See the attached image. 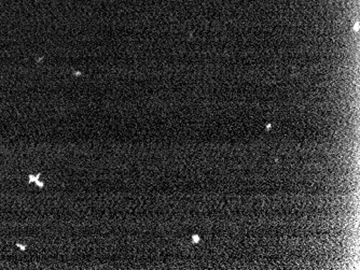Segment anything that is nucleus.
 <instances>
[{
	"label": "nucleus",
	"mask_w": 360,
	"mask_h": 270,
	"mask_svg": "<svg viewBox=\"0 0 360 270\" xmlns=\"http://www.w3.org/2000/svg\"><path fill=\"white\" fill-rule=\"evenodd\" d=\"M39 176H40V173H38L37 176H34V174H29V183H32V182H36L38 179H39Z\"/></svg>",
	"instance_id": "nucleus-1"
},
{
	"label": "nucleus",
	"mask_w": 360,
	"mask_h": 270,
	"mask_svg": "<svg viewBox=\"0 0 360 270\" xmlns=\"http://www.w3.org/2000/svg\"><path fill=\"white\" fill-rule=\"evenodd\" d=\"M36 184H37L38 186H39V187H43V185H44V183H42L41 182V181H39V180H37V181H36Z\"/></svg>",
	"instance_id": "nucleus-2"
},
{
	"label": "nucleus",
	"mask_w": 360,
	"mask_h": 270,
	"mask_svg": "<svg viewBox=\"0 0 360 270\" xmlns=\"http://www.w3.org/2000/svg\"><path fill=\"white\" fill-rule=\"evenodd\" d=\"M17 247L18 248H20V249H22V250L24 251L25 249H26V247H24V245H22V244H20V243H17Z\"/></svg>",
	"instance_id": "nucleus-3"
}]
</instances>
